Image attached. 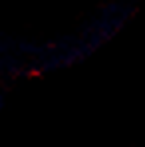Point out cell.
I'll return each mask as SVG.
<instances>
[{"mask_svg": "<svg viewBox=\"0 0 145 147\" xmlns=\"http://www.w3.org/2000/svg\"><path fill=\"white\" fill-rule=\"evenodd\" d=\"M2 107H4V98L0 96V111H2Z\"/></svg>", "mask_w": 145, "mask_h": 147, "instance_id": "obj_1", "label": "cell"}]
</instances>
